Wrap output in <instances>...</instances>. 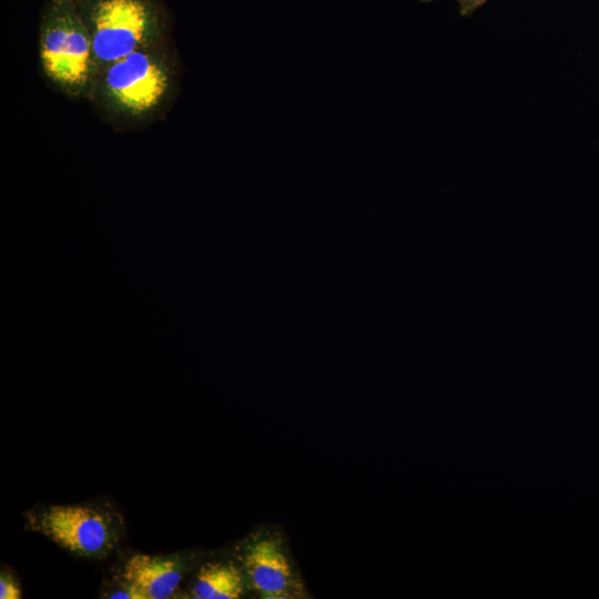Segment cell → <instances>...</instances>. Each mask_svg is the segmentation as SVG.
Listing matches in <instances>:
<instances>
[{"instance_id": "6da1fadb", "label": "cell", "mask_w": 599, "mask_h": 599, "mask_svg": "<svg viewBox=\"0 0 599 599\" xmlns=\"http://www.w3.org/2000/svg\"><path fill=\"white\" fill-rule=\"evenodd\" d=\"M40 57L44 72L70 91L87 85L95 62L90 30L72 0H52L42 22Z\"/></svg>"}, {"instance_id": "7a4b0ae2", "label": "cell", "mask_w": 599, "mask_h": 599, "mask_svg": "<svg viewBox=\"0 0 599 599\" xmlns=\"http://www.w3.org/2000/svg\"><path fill=\"white\" fill-rule=\"evenodd\" d=\"M33 531L84 557H101L119 542L122 519L110 508L94 505H51L26 514Z\"/></svg>"}, {"instance_id": "3957f363", "label": "cell", "mask_w": 599, "mask_h": 599, "mask_svg": "<svg viewBox=\"0 0 599 599\" xmlns=\"http://www.w3.org/2000/svg\"><path fill=\"white\" fill-rule=\"evenodd\" d=\"M85 22L94 60L105 67L143 48L159 28L152 0H91Z\"/></svg>"}, {"instance_id": "277c9868", "label": "cell", "mask_w": 599, "mask_h": 599, "mask_svg": "<svg viewBox=\"0 0 599 599\" xmlns=\"http://www.w3.org/2000/svg\"><path fill=\"white\" fill-rule=\"evenodd\" d=\"M236 557L247 586L261 598L285 599L305 595L286 542L276 531H258L237 548Z\"/></svg>"}, {"instance_id": "5b68a950", "label": "cell", "mask_w": 599, "mask_h": 599, "mask_svg": "<svg viewBox=\"0 0 599 599\" xmlns=\"http://www.w3.org/2000/svg\"><path fill=\"white\" fill-rule=\"evenodd\" d=\"M104 90L121 110L133 114L154 109L169 88L163 64L150 52L139 49L105 67Z\"/></svg>"}, {"instance_id": "8992f818", "label": "cell", "mask_w": 599, "mask_h": 599, "mask_svg": "<svg viewBox=\"0 0 599 599\" xmlns=\"http://www.w3.org/2000/svg\"><path fill=\"white\" fill-rule=\"evenodd\" d=\"M189 559L183 555H134L123 567L122 587L130 599H166L186 573Z\"/></svg>"}, {"instance_id": "52a82bcc", "label": "cell", "mask_w": 599, "mask_h": 599, "mask_svg": "<svg viewBox=\"0 0 599 599\" xmlns=\"http://www.w3.org/2000/svg\"><path fill=\"white\" fill-rule=\"evenodd\" d=\"M246 580L240 566L230 561L204 564L197 571L191 597L195 599H236L246 589Z\"/></svg>"}, {"instance_id": "ba28073f", "label": "cell", "mask_w": 599, "mask_h": 599, "mask_svg": "<svg viewBox=\"0 0 599 599\" xmlns=\"http://www.w3.org/2000/svg\"><path fill=\"white\" fill-rule=\"evenodd\" d=\"M0 598L1 599H19L21 591L13 576L8 571L2 570L0 575Z\"/></svg>"}, {"instance_id": "9c48e42d", "label": "cell", "mask_w": 599, "mask_h": 599, "mask_svg": "<svg viewBox=\"0 0 599 599\" xmlns=\"http://www.w3.org/2000/svg\"><path fill=\"white\" fill-rule=\"evenodd\" d=\"M459 4V12L461 17L473 16L479 8H481L488 0H456Z\"/></svg>"}, {"instance_id": "30bf717a", "label": "cell", "mask_w": 599, "mask_h": 599, "mask_svg": "<svg viewBox=\"0 0 599 599\" xmlns=\"http://www.w3.org/2000/svg\"><path fill=\"white\" fill-rule=\"evenodd\" d=\"M72 1H74V2H75V1H82V0H72Z\"/></svg>"}]
</instances>
